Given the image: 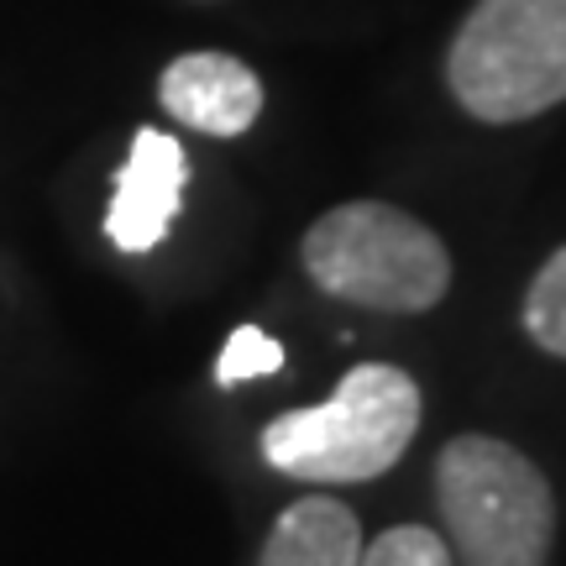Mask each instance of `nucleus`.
I'll return each mask as SVG.
<instances>
[{"mask_svg":"<svg viewBox=\"0 0 566 566\" xmlns=\"http://www.w3.org/2000/svg\"><path fill=\"white\" fill-rule=\"evenodd\" d=\"M363 566H451V546L424 525H394L363 546Z\"/></svg>","mask_w":566,"mask_h":566,"instance_id":"obj_10","label":"nucleus"},{"mask_svg":"<svg viewBox=\"0 0 566 566\" xmlns=\"http://www.w3.org/2000/svg\"><path fill=\"white\" fill-rule=\"evenodd\" d=\"M163 111L205 137H242L263 116V80L231 53H184L158 80Z\"/></svg>","mask_w":566,"mask_h":566,"instance_id":"obj_6","label":"nucleus"},{"mask_svg":"<svg viewBox=\"0 0 566 566\" xmlns=\"http://www.w3.org/2000/svg\"><path fill=\"white\" fill-rule=\"evenodd\" d=\"M283 367V346L258 331V325H237L226 336L221 357H216V384L221 388H237V384H252V378H268Z\"/></svg>","mask_w":566,"mask_h":566,"instance_id":"obj_9","label":"nucleus"},{"mask_svg":"<svg viewBox=\"0 0 566 566\" xmlns=\"http://www.w3.org/2000/svg\"><path fill=\"white\" fill-rule=\"evenodd\" d=\"M436 504L462 566H546L556 499L546 472L499 436H457L436 457Z\"/></svg>","mask_w":566,"mask_h":566,"instance_id":"obj_2","label":"nucleus"},{"mask_svg":"<svg viewBox=\"0 0 566 566\" xmlns=\"http://www.w3.org/2000/svg\"><path fill=\"white\" fill-rule=\"evenodd\" d=\"M420 430V388L388 363H363L310 409H289L263 430V462L300 483H373Z\"/></svg>","mask_w":566,"mask_h":566,"instance_id":"obj_1","label":"nucleus"},{"mask_svg":"<svg viewBox=\"0 0 566 566\" xmlns=\"http://www.w3.org/2000/svg\"><path fill=\"white\" fill-rule=\"evenodd\" d=\"M258 566H363V525L336 499H300L273 520Z\"/></svg>","mask_w":566,"mask_h":566,"instance_id":"obj_7","label":"nucleus"},{"mask_svg":"<svg viewBox=\"0 0 566 566\" xmlns=\"http://www.w3.org/2000/svg\"><path fill=\"white\" fill-rule=\"evenodd\" d=\"M304 273L331 300L367 304L384 315L436 310L451 289V252L424 221L384 200H352L325 210L304 231Z\"/></svg>","mask_w":566,"mask_h":566,"instance_id":"obj_3","label":"nucleus"},{"mask_svg":"<svg viewBox=\"0 0 566 566\" xmlns=\"http://www.w3.org/2000/svg\"><path fill=\"white\" fill-rule=\"evenodd\" d=\"M525 331L530 342L551 352V357H566V247L551 252L546 268L535 273L525 294Z\"/></svg>","mask_w":566,"mask_h":566,"instance_id":"obj_8","label":"nucleus"},{"mask_svg":"<svg viewBox=\"0 0 566 566\" xmlns=\"http://www.w3.org/2000/svg\"><path fill=\"white\" fill-rule=\"evenodd\" d=\"M184 179H189V158H184L179 137H168L158 126H142L132 137L122 174H116V195L105 210V237L132 258L163 247L174 221H179Z\"/></svg>","mask_w":566,"mask_h":566,"instance_id":"obj_5","label":"nucleus"},{"mask_svg":"<svg viewBox=\"0 0 566 566\" xmlns=\"http://www.w3.org/2000/svg\"><path fill=\"white\" fill-rule=\"evenodd\" d=\"M446 84L488 126L566 101V0H478L451 38Z\"/></svg>","mask_w":566,"mask_h":566,"instance_id":"obj_4","label":"nucleus"}]
</instances>
